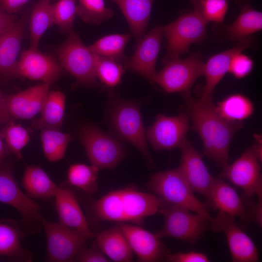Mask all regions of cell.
Listing matches in <instances>:
<instances>
[{"label":"cell","mask_w":262,"mask_h":262,"mask_svg":"<svg viewBox=\"0 0 262 262\" xmlns=\"http://www.w3.org/2000/svg\"><path fill=\"white\" fill-rule=\"evenodd\" d=\"M182 93L192 122V129L202 141L204 154L224 168L229 164L231 142L243 127V123L229 122L222 118L216 111L213 99H196L189 90Z\"/></svg>","instance_id":"cell-1"},{"label":"cell","mask_w":262,"mask_h":262,"mask_svg":"<svg viewBox=\"0 0 262 262\" xmlns=\"http://www.w3.org/2000/svg\"><path fill=\"white\" fill-rule=\"evenodd\" d=\"M166 204L157 196L135 187L112 191L90 201L89 210L97 221L130 222L137 225L147 217L159 213Z\"/></svg>","instance_id":"cell-2"},{"label":"cell","mask_w":262,"mask_h":262,"mask_svg":"<svg viewBox=\"0 0 262 262\" xmlns=\"http://www.w3.org/2000/svg\"><path fill=\"white\" fill-rule=\"evenodd\" d=\"M146 186L166 205L182 208L212 217L206 204L194 195L193 191L178 168L159 171L151 175Z\"/></svg>","instance_id":"cell-3"},{"label":"cell","mask_w":262,"mask_h":262,"mask_svg":"<svg viewBox=\"0 0 262 262\" xmlns=\"http://www.w3.org/2000/svg\"><path fill=\"white\" fill-rule=\"evenodd\" d=\"M110 122L115 136L135 147L142 154L147 166L154 167L139 105L131 101L117 100L112 109Z\"/></svg>","instance_id":"cell-4"},{"label":"cell","mask_w":262,"mask_h":262,"mask_svg":"<svg viewBox=\"0 0 262 262\" xmlns=\"http://www.w3.org/2000/svg\"><path fill=\"white\" fill-rule=\"evenodd\" d=\"M187 209L165 205L159 213L164 218L163 227L155 232L159 238L164 237L179 239L192 245L195 244L210 229L212 218L196 213Z\"/></svg>","instance_id":"cell-5"},{"label":"cell","mask_w":262,"mask_h":262,"mask_svg":"<svg viewBox=\"0 0 262 262\" xmlns=\"http://www.w3.org/2000/svg\"><path fill=\"white\" fill-rule=\"evenodd\" d=\"M0 202L12 206L20 214V224L26 235L37 233L42 228L41 207L21 191L9 165L0 168Z\"/></svg>","instance_id":"cell-6"},{"label":"cell","mask_w":262,"mask_h":262,"mask_svg":"<svg viewBox=\"0 0 262 262\" xmlns=\"http://www.w3.org/2000/svg\"><path fill=\"white\" fill-rule=\"evenodd\" d=\"M207 22L196 8L163 26L166 42L167 58L179 57L189 51L190 46L203 40Z\"/></svg>","instance_id":"cell-7"},{"label":"cell","mask_w":262,"mask_h":262,"mask_svg":"<svg viewBox=\"0 0 262 262\" xmlns=\"http://www.w3.org/2000/svg\"><path fill=\"white\" fill-rule=\"evenodd\" d=\"M79 137L91 165L98 170L115 169L126 155L121 143L93 125L82 127Z\"/></svg>","instance_id":"cell-8"},{"label":"cell","mask_w":262,"mask_h":262,"mask_svg":"<svg viewBox=\"0 0 262 262\" xmlns=\"http://www.w3.org/2000/svg\"><path fill=\"white\" fill-rule=\"evenodd\" d=\"M251 198L241 197L223 179L214 178L206 204L208 208L237 216L244 222L258 224L262 220V210Z\"/></svg>","instance_id":"cell-9"},{"label":"cell","mask_w":262,"mask_h":262,"mask_svg":"<svg viewBox=\"0 0 262 262\" xmlns=\"http://www.w3.org/2000/svg\"><path fill=\"white\" fill-rule=\"evenodd\" d=\"M164 62L163 69L156 73L153 83H157L166 93L188 91L203 76L204 63L199 54L193 53L183 59L166 57Z\"/></svg>","instance_id":"cell-10"},{"label":"cell","mask_w":262,"mask_h":262,"mask_svg":"<svg viewBox=\"0 0 262 262\" xmlns=\"http://www.w3.org/2000/svg\"><path fill=\"white\" fill-rule=\"evenodd\" d=\"M57 50L59 62L76 79L80 85L96 84L95 54L84 45L74 31Z\"/></svg>","instance_id":"cell-11"},{"label":"cell","mask_w":262,"mask_h":262,"mask_svg":"<svg viewBox=\"0 0 262 262\" xmlns=\"http://www.w3.org/2000/svg\"><path fill=\"white\" fill-rule=\"evenodd\" d=\"M47 238L46 260L51 262H73L84 243L92 238L77 230L41 218Z\"/></svg>","instance_id":"cell-12"},{"label":"cell","mask_w":262,"mask_h":262,"mask_svg":"<svg viewBox=\"0 0 262 262\" xmlns=\"http://www.w3.org/2000/svg\"><path fill=\"white\" fill-rule=\"evenodd\" d=\"M260 164L251 147L248 148L233 163L223 168L220 177L241 188L245 196L248 197L257 196L258 203L262 204V175Z\"/></svg>","instance_id":"cell-13"},{"label":"cell","mask_w":262,"mask_h":262,"mask_svg":"<svg viewBox=\"0 0 262 262\" xmlns=\"http://www.w3.org/2000/svg\"><path fill=\"white\" fill-rule=\"evenodd\" d=\"M189 119L188 113L174 116L158 115L146 131L147 139L155 150L180 148L190 129Z\"/></svg>","instance_id":"cell-14"},{"label":"cell","mask_w":262,"mask_h":262,"mask_svg":"<svg viewBox=\"0 0 262 262\" xmlns=\"http://www.w3.org/2000/svg\"><path fill=\"white\" fill-rule=\"evenodd\" d=\"M210 229L214 232L225 234L233 262L259 261V253L255 244L238 226L235 216L218 211L216 216L210 221Z\"/></svg>","instance_id":"cell-15"},{"label":"cell","mask_w":262,"mask_h":262,"mask_svg":"<svg viewBox=\"0 0 262 262\" xmlns=\"http://www.w3.org/2000/svg\"><path fill=\"white\" fill-rule=\"evenodd\" d=\"M139 262L165 261L170 250L155 233L125 223L116 224Z\"/></svg>","instance_id":"cell-16"},{"label":"cell","mask_w":262,"mask_h":262,"mask_svg":"<svg viewBox=\"0 0 262 262\" xmlns=\"http://www.w3.org/2000/svg\"><path fill=\"white\" fill-rule=\"evenodd\" d=\"M163 35V26L159 25L143 35L131 60L125 64V69L144 77L153 83Z\"/></svg>","instance_id":"cell-17"},{"label":"cell","mask_w":262,"mask_h":262,"mask_svg":"<svg viewBox=\"0 0 262 262\" xmlns=\"http://www.w3.org/2000/svg\"><path fill=\"white\" fill-rule=\"evenodd\" d=\"M180 149L181 159L177 168L193 192L207 198L214 178L209 172L201 155L189 141L186 140Z\"/></svg>","instance_id":"cell-18"},{"label":"cell","mask_w":262,"mask_h":262,"mask_svg":"<svg viewBox=\"0 0 262 262\" xmlns=\"http://www.w3.org/2000/svg\"><path fill=\"white\" fill-rule=\"evenodd\" d=\"M62 68L51 56L39 51L37 49L30 48L22 52L17 67L18 77L51 84L59 77Z\"/></svg>","instance_id":"cell-19"},{"label":"cell","mask_w":262,"mask_h":262,"mask_svg":"<svg viewBox=\"0 0 262 262\" xmlns=\"http://www.w3.org/2000/svg\"><path fill=\"white\" fill-rule=\"evenodd\" d=\"M50 85L43 82L17 93L4 96L6 107L11 118L30 119L40 113Z\"/></svg>","instance_id":"cell-20"},{"label":"cell","mask_w":262,"mask_h":262,"mask_svg":"<svg viewBox=\"0 0 262 262\" xmlns=\"http://www.w3.org/2000/svg\"><path fill=\"white\" fill-rule=\"evenodd\" d=\"M25 29V21L16 20L0 36V80L3 82L18 77V57Z\"/></svg>","instance_id":"cell-21"},{"label":"cell","mask_w":262,"mask_h":262,"mask_svg":"<svg viewBox=\"0 0 262 262\" xmlns=\"http://www.w3.org/2000/svg\"><path fill=\"white\" fill-rule=\"evenodd\" d=\"M253 43L254 40L250 36L240 40L235 46L212 56L204 63L203 75L205 76L206 82L200 99H213V92L228 72L232 56L252 47Z\"/></svg>","instance_id":"cell-22"},{"label":"cell","mask_w":262,"mask_h":262,"mask_svg":"<svg viewBox=\"0 0 262 262\" xmlns=\"http://www.w3.org/2000/svg\"><path fill=\"white\" fill-rule=\"evenodd\" d=\"M54 196L58 223L94 237L95 235L90 229L75 194L59 187Z\"/></svg>","instance_id":"cell-23"},{"label":"cell","mask_w":262,"mask_h":262,"mask_svg":"<svg viewBox=\"0 0 262 262\" xmlns=\"http://www.w3.org/2000/svg\"><path fill=\"white\" fill-rule=\"evenodd\" d=\"M26 235L21 224L6 220L0 222V255L17 262H32V254L21 243V239Z\"/></svg>","instance_id":"cell-24"},{"label":"cell","mask_w":262,"mask_h":262,"mask_svg":"<svg viewBox=\"0 0 262 262\" xmlns=\"http://www.w3.org/2000/svg\"><path fill=\"white\" fill-rule=\"evenodd\" d=\"M120 8L137 42L144 35L154 0H110Z\"/></svg>","instance_id":"cell-25"},{"label":"cell","mask_w":262,"mask_h":262,"mask_svg":"<svg viewBox=\"0 0 262 262\" xmlns=\"http://www.w3.org/2000/svg\"><path fill=\"white\" fill-rule=\"evenodd\" d=\"M96 242L101 252L116 262L132 261V251L122 230L116 224L99 233Z\"/></svg>","instance_id":"cell-26"},{"label":"cell","mask_w":262,"mask_h":262,"mask_svg":"<svg viewBox=\"0 0 262 262\" xmlns=\"http://www.w3.org/2000/svg\"><path fill=\"white\" fill-rule=\"evenodd\" d=\"M22 184L28 196L32 199H46L54 196L59 188L38 165H26Z\"/></svg>","instance_id":"cell-27"},{"label":"cell","mask_w":262,"mask_h":262,"mask_svg":"<svg viewBox=\"0 0 262 262\" xmlns=\"http://www.w3.org/2000/svg\"><path fill=\"white\" fill-rule=\"evenodd\" d=\"M66 96L60 91L49 92L41 111V115L33 120L32 126L37 130H60L65 111Z\"/></svg>","instance_id":"cell-28"},{"label":"cell","mask_w":262,"mask_h":262,"mask_svg":"<svg viewBox=\"0 0 262 262\" xmlns=\"http://www.w3.org/2000/svg\"><path fill=\"white\" fill-rule=\"evenodd\" d=\"M262 28V14L250 6H245L227 30L228 36L233 41H238L250 37Z\"/></svg>","instance_id":"cell-29"},{"label":"cell","mask_w":262,"mask_h":262,"mask_svg":"<svg viewBox=\"0 0 262 262\" xmlns=\"http://www.w3.org/2000/svg\"><path fill=\"white\" fill-rule=\"evenodd\" d=\"M215 109L218 115L228 121L242 122L252 115L254 108L249 98L241 94H234L218 103Z\"/></svg>","instance_id":"cell-30"},{"label":"cell","mask_w":262,"mask_h":262,"mask_svg":"<svg viewBox=\"0 0 262 262\" xmlns=\"http://www.w3.org/2000/svg\"><path fill=\"white\" fill-rule=\"evenodd\" d=\"M54 24L49 0H39L34 6L30 19V49H37L46 31Z\"/></svg>","instance_id":"cell-31"},{"label":"cell","mask_w":262,"mask_h":262,"mask_svg":"<svg viewBox=\"0 0 262 262\" xmlns=\"http://www.w3.org/2000/svg\"><path fill=\"white\" fill-rule=\"evenodd\" d=\"M131 38L129 34H112L104 36L88 46L93 53L125 64L128 61L125 48Z\"/></svg>","instance_id":"cell-32"},{"label":"cell","mask_w":262,"mask_h":262,"mask_svg":"<svg viewBox=\"0 0 262 262\" xmlns=\"http://www.w3.org/2000/svg\"><path fill=\"white\" fill-rule=\"evenodd\" d=\"M40 138L44 155L51 162L64 158L71 139L70 134L54 129L41 130Z\"/></svg>","instance_id":"cell-33"},{"label":"cell","mask_w":262,"mask_h":262,"mask_svg":"<svg viewBox=\"0 0 262 262\" xmlns=\"http://www.w3.org/2000/svg\"><path fill=\"white\" fill-rule=\"evenodd\" d=\"M98 168L91 165L77 163L71 165L68 170L67 179L72 186L92 195L98 189Z\"/></svg>","instance_id":"cell-34"},{"label":"cell","mask_w":262,"mask_h":262,"mask_svg":"<svg viewBox=\"0 0 262 262\" xmlns=\"http://www.w3.org/2000/svg\"><path fill=\"white\" fill-rule=\"evenodd\" d=\"M76 15L84 22L99 25L112 18L114 13L112 9L106 7L104 0H79Z\"/></svg>","instance_id":"cell-35"},{"label":"cell","mask_w":262,"mask_h":262,"mask_svg":"<svg viewBox=\"0 0 262 262\" xmlns=\"http://www.w3.org/2000/svg\"><path fill=\"white\" fill-rule=\"evenodd\" d=\"M95 59L96 75L102 83L110 87L121 83L125 73V65L95 54Z\"/></svg>","instance_id":"cell-36"},{"label":"cell","mask_w":262,"mask_h":262,"mask_svg":"<svg viewBox=\"0 0 262 262\" xmlns=\"http://www.w3.org/2000/svg\"><path fill=\"white\" fill-rule=\"evenodd\" d=\"M0 135L5 140L10 152L15 155L16 159H21V151L30 139L28 130L22 125L10 120L2 129Z\"/></svg>","instance_id":"cell-37"},{"label":"cell","mask_w":262,"mask_h":262,"mask_svg":"<svg viewBox=\"0 0 262 262\" xmlns=\"http://www.w3.org/2000/svg\"><path fill=\"white\" fill-rule=\"evenodd\" d=\"M76 5V0H58L52 4L54 24L68 33L72 31Z\"/></svg>","instance_id":"cell-38"},{"label":"cell","mask_w":262,"mask_h":262,"mask_svg":"<svg viewBox=\"0 0 262 262\" xmlns=\"http://www.w3.org/2000/svg\"><path fill=\"white\" fill-rule=\"evenodd\" d=\"M192 2L207 22H222L229 6L228 0H192Z\"/></svg>","instance_id":"cell-39"},{"label":"cell","mask_w":262,"mask_h":262,"mask_svg":"<svg viewBox=\"0 0 262 262\" xmlns=\"http://www.w3.org/2000/svg\"><path fill=\"white\" fill-rule=\"evenodd\" d=\"M254 63L248 56L240 52L231 58L228 72L237 79L243 78L247 76L252 70Z\"/></svg>","instance_id":"cell-40"},{"label":"cell","mask_w":262,"mask_h":262,"mask_svg":"<svg viewBox=\"0 0 262 262\" xmlns=\"http://www.w3.org/2000/svg\"><path fill=\"white\" fill-rule=\"evenodd\" d=\"M74 261L80 262H106L108 260L97 246L96 241L94 242L89 248H81L76 255Z\"/></svg>","instance_id":"cell-41"},{"label":"cell","mask_w":262,"mask_h":262,"mask_svg":"<svg viewBox=\"0 0 262 262\" xmlns=\"http://www.w3.org/2000/svg\"><path fill=\"white\" fill-rule=\"evenodd\" d=\"M170 262H209L208 256L204 253L191 251L168 254L165 260Z\"/></svg>","instance_id":"cell-42"},{"label":"cell","mask_w":262,"mask_h":262,"mask_svg":"<svg viewBox=\"0 0 262 262\" xmlns=\"http://www.w3.org/2000/svg\"><path fill=\"white\" fill-rule=\"evenodd\" d=\"M14 14H10L0 4V36L10 29L16 21Z\"/></svg>","instance_id":"cell-43"},{"label":"cell","mask_w":262,"mask_h":262,"mask_svg":"<svg viewBox=\"0 0 262 262\" xmlns=\"http://www.w3.org/2000/svg\"><path fill=\"white\" fill-rule=\"evenodd\" d=\"M29 0H0V4L10 14H14Z\"/></svg>","instance_id":"cell-44"},{"label":"cell","mask_w":262,"mask_h":262,"mask_svg":"<svg viewBox=\"0 0 262 262\" xmlns=\"http://www.w3.org/2000/svg\"><path fill=\"white\" fill-rule=\"evenodd\" d=\"M10 116L5 104L4 97L0 93V124H7L11 120Z\"/></svg>","instance_id":"cell-45"},{"label":"cell","mask_w":262,"mask_h":262,"mask_svg":"<svg viewBox=\"0 0 262 262\" xmlns=\"http://www.w3.org/2000/svg\"><path fill=\"white\" fill-rule=\"evenodd\" d=\"M255 142L251 148L260 163H262V135L255 134Z\"/></svg>","instance_id":"cell-46"},{"label":"cell","mask_w":262,"mask_h":262,"mask_svg":"<svg viewBox=\"0 0 262 262\" xmlns=\"http://www.w3.org/2000/svg\"><path fill=\"white\" fill-rule=\"evenodd\" d=\"M6 145L4 144L0 135V168L3 166V162L5 159L10 153Z\"/></svg>","instance_id":"cell-47"}]
</instances>
